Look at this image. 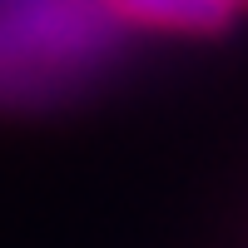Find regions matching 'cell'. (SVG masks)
I'll return each mask as SVG.
<instances>
[{
    "mask_svg": "<svg viewBox=\"0 0 248 248\" xmlns=\"http://www.w3.org/2000/svg\"><path fill=\"white\" fill-rule=\"evenodd\" d=\"M109 10L129 25L169 35H223L238 15L233 0H109Z\"/></svg>",
    "mask_w": 248,
    "mask_h": 248,
    "instance_id": "cell-1",
    "label": "cell"
},
{
    "mask_svg": "<svg viewBox=\"0 0 248 248\" xmlns=\"http://www.w3.org/2000/svg\"><path fill=\"white\" fill-rule=\"evenodd\" d=\"M233 5H238V10H243V5H248V0H233Z\"/></svg>",
    "mask_w": 248,
    "mask_h": 248,
    "instance_id": "cell-2",
    "label": "cell"
}]
</instances>
